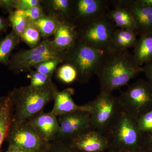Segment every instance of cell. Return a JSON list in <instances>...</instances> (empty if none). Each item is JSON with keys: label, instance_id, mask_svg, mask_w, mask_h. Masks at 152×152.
Returning <instances> with one entry per match:
<instances>
[{"label": "cell", "instance_id": "cell-1", "mask_svg": "<svg viewBox=\"0 0 152 152\" xmlns=\"http://www.w3.org/2000/svg\"><path fill=\"white\" fill-rule=\"evenodd\" d=\"M142 72L143 67L136 64L128 50H116L110 48L105 51L96 75L101 91L112 93Z\"/></svg>", "mask_w": 152, "mask_h": 152}, {"label": "cell", "instance_id": "cell-2", "mask_svg": "<svg viewBox=\"0 0 152 152\" xmlns=\"http://www.w3.org/2000/svg\"><path fill=\"white\" fill-rule=\"evenodd\" d=\"M57 91L54 84L42 88L30 85L14 88L9 92L14 107L12 121H27L43 111L45 107L53 100Z\"/></svg>", "mask_w": 152, "mask_h": 152}, {"label": "cell", "instance_id": "cell-3", "mask_svg": "<svg viewBox=\"0 0 152 152\" xmlns=\"http://www.w3.org/2000/svg\"><path fill=\"white\" fill-rule=\"evenodd\" d=\"M110 149L126 152L142 148L144 134L139 130L137 119L123 111L104 134Z\"/></svg>", "mask_w": 152, "mask_h": 152}, {"label": "cell", "instance_id": "cell-4", "mask_svg": "<svg viewBox=\"0 0 152 152\" xmlns=\"http://www.w3.org/2000/svg\"><path fill=\"white\" fill-rule=\"evenodd\" d=\"M105 51L94 48L79 39L73 48L66 55L65 62L76 69L77 80L86 83L96 75Z\"/></svg>", "mask_w": 152, "mask_h": 152}, {"label": "cell", "instance_id": "cell-5", "mask_svg": "<svg viewBox=\"0 0 152 152\" xmlns=\"http://www.w3.org/2000/svg\"><path fill=\"white\" fill-rule=\"evenodd\" d=\"M122 111L137 119L152 109V85L139 79L118 97Z\"/></svg>", "mask_w": 152, "mask_h": 152}, {"label": "cell", "instance_id": "cell-6", "mask_svg": "<svg viewBox=\"0 0 152 152\" xmlns=\"http://www.w3.org/2000/svg\"><path fill=\"white\" fill-rule=\"evenodd\" d=\"M66 56L55 48L51 41L46 39L35 48L12 55L7 66L9 69L19 73L29 71L36 65L48 60L58 59L65 62Z\"/></svg>", "mask_w": 152, "mask_h": 152}, {"label": "cell", "instance_id": "cell-7", "mask_svg": "<svg viewBox=\"0 0 152 152\" xmlns=\"http://www.w3.org/2000/svg\"><path fill=\"white\" fill-rule=\"evenodd\" d=\"M93 129L104 134L122 112L118 97L112 93L100 91L94 100L88 103Z\"/></svg>", "mask_w": 152, "mask_h": 152}, {"label": "cell", "instance_id": "cell-8", "mask_svg": "<svg viewBox=\"0 0 152 152\" xmlns=\"http://www.w3.org/2000/svg\"><path fill=\"white\" fill-rule=\"evenodd\" d=\"M5 141L9 146L18 147L27 152H45L50 143L43 139L27 121L11 122Z\"/></svg>", "mask_w": 152, "mask_h": 152}, {"label": "cell", "instance_id": "cell-9", "mask_svg": "<svg viewBox=\"0 0 152 152\" xmlns=\"http://www.w3.org/2000/svg\"><path fill=\"white\" fill-rule=\"evenodd\" d=\"M115 28L107 13L79 31V39L94 48L107 50L111 48Z\"/></svg>", "mask_w": 152, "mask_h": 152}, {"label": "cell", "instance_id": "cell-10", "mask_svg": "<svg viewBox=\"0 0 152 152\" xmlns=\"http://www.w3.org/2000/svg\"><path fill=\"white\" fill-rule=\"evenodd\" d=\"M109 3L105 0L72 1L69 20L79 31L107 14Z\"/></svg>", "mask_w": 152, "mask_h": 152}, {"label": "cell", "instance_id": "cell-11", "mask_svg": "<svg viewBox=\"0 0 152 152\" xmlns=\"http://www.w3.org/2000/svg\"><path fill=\"white\" fill-rule=\"evenodd\" d=\"M59 132L56 140L66 143L93 129L90 113L84 111H77L58 117Z\"/></svg>", "mask_w": 152, "mask_h": 152}, {"label": "cell", "instance_id": "cell-12", "mask_svg": "<svg viewBox=\"0 0 152 152\" xmlns=\"http://www.w3.org/2000/svg\"><path fill=\"white\" fill-rule=\"evenodd\" d=\"M54 39L51 42L58 51L66 55L75 46L79 39V31L68 20H60L55 32Z\"/></svg>", "mask_w": 152, "mask_h": 152}, {"label": "cell", "instance_id": "cell-13", "mask_svg": "<svg viewBox=\"0 0 152 152\" xmlns=\"http://www.w3.org/2000/svg\"><path fill=\"white\" fill-rule=\"evenodd\" d=\"M80 152H104L110 149L105 135L92 129L67 143Z\"/></svg>", "mask_w": 152, "mask_h": 152}, {"label": "cell", "instance_id": "cell-14", "mask_svg": "<svg viewBox=\"0 0 152 152\" xmlns=\"http://www.w3.org/2000/svg\"><path fill=\"white\" fill-rule=\"evenodd\" d=\"M27 121L46 141L50 142L56 140L60 126L58 117L52 112H41Z\"/></svg>", "mask_w": 152, "mask_h": 152}, {"label": "cell", "instance_id": "cell-15", "mask_svg": "<svg viewBox=\"0 0 152 152\" xmlns=\"http://www.w3.org/2000/svg\"><path fill=\"white\" fill-rule=\"evenodd\" d=\"M127 8L135 22L137 35L152 33V7L139 5L136 0L117 1L114 2Z\"/></svg>", "mask_w": 152, "mask_h": 152}, {"label": "cell", "instance_id": "cell-16", "mask_svg": "<svg viewBox=\"0 0 152 152\" xmlns=\"http://www.w3.org/2000/svg\"><path fill=\"white\" fill-rule=\"evenodd\" d=\"M75 90L67 88L62 91H58L54 98V101L52 112L57 117L77 111H84L90 113L91 108L88 103L83 105H78L72 99Z\"/></svg>", "mask_w": 152, "mask_h": 152}, {"label": "cell", "instance_id": "cell-17", "mask_svg": "<svg viewBox=\"0 0 152 152\" xmlns=\"http://www.w3.org/2000/svg\"><path fill=\"white\" fill-rule=\"evenodd\" d=\"M114 3L115 7L107 12L108 16L116 27L130 30L137 34L135 22L130 11L126 7Z\"/></svg>", "mask_w": 152, "mask_h": 152}, {"label": "cell", "instance_id": "cell-18", "mask_svg": "<svg viewBox=\"0 0 152 152\" xmlns=\"http://www.w3.org/2000/svg\"><path fill=\"white\" fill-rule=\"evenodd\" d=\"M13 113V104L10 93L0 97V152L5 141Z\"/></svg>", "mask_w": 152, "mask_h": 152}, {"label": "cell", "instance_id": "cell-19", "mask_svg": "<svg viewBox=\"0 0 152 152\" xmlns=\"http://www.w3.org/2000/svg\"><path fill=\"white\" fill-rule=\"evenodd\" d=\"M138 66H142L152 60V33L142 35L137 39L132 54Z\"/></svg>", "mask_w": 152, "mask_h": 152}, {"label": "cell", "instance_id": "cell-20", "mask_svg": "<svg viewBox=\"0 0 152 152\" xmlns=\"http://www.w3.org/2000/svg\"><path fill=\"white\" fill-rule=\"evenodd\" d=\"M137 35L130 30L116 29L112 37L111 48L116 50H127L134 48L137 42Z\"/></svg>", "mask_w": 152, "mask_h": 152}, {"label": "cell", "instance_id": "cell-21", "mask_svg": "<svg viewBox=\"0 0 152 152\" xmlns=\"http://www.w3.org/2000/svg\"><path fill=\"white\" fill-rule=\"evenodd\" d=\"M20 37L13 31L0 41V63L7 66L11 53L20 42Z\"/></svg>", "mask_w": 152, "mask_h": 152}, {"label": "cell", "instance_id": "cell-22", "mask_svg": "<svg viewBox=\"0 0 152 152\" xmlns=\"http://www.w3.org/2000/svg\"><path fill=\"white\" fill-rule=\"evenodd\" d=\"M60 20L53 16L45 15L39 19L32 23L35 25L40 33L44 39H47L50 36L54 35L58 28Z\"/></svg>", "mask_w": 152, "mask_h": 152}, {"label": "cell", "instance_id": "cell-23", "mask_svg": "<svg viewBox=\"0 0 152 152\" xmlns=\"http://www.w3.org/2000/svg\"><path fill=\"white\" fill-rule=\"evenodd\" d=\"M41 36L37 28L30 22L20 39L31 48H35L41 42Z\"/></svg>", "mask_w": 152, "mask_h": 152}, {"label": "cell", "instance_id": "cell-24", "mask_svg": "<svg viewBox=\"0 0 152 152\" xmlns=\"http://www.w3.org/2000/svg\"><path fill=\"white\" fill-rule=\"evenodd\" d=\"M13 31L20 38L29 23V21L17 10L9 13L8 18Z\"/></svg>", "mask_w": 152, "mask_h": 152}, {"label": "cell", "instance_id": "cell-25", "mask_svg": "<svg viewBox=\"0 0 152 152\" xmlns=\"http://www.w3.org/2000/svg\"><path fill=\"white\" fill-rule=\"evenodd\" d=\"M30 74L28 75L30 79L31 86L37 88H42L50 86L53 84L52 81L53 75H45L31 69L29 71Z\"/></svg>", "mask_w": 152, "mask_h": 152}, {"label": "cell", "instance_id": "cell-26", "mask_svg": "<svg viewBox=\"0 0 152 152\" xmlns=\"http://www.w3.org/2000/svg\"><path fill=\"white\" fill-rule=\"evenodd\" d=\"M48 5L52 10L58 12L59 20H69L72 1L69 0H52L48 1Z\"/></svg>", "mask_w": 152, "mask_h": 152}, {"label": "cell", "instance_id": "cell-27", "mask_svg": "<svg viewBox=\"0 0 152 152\" xmlns=\"http://www.w3.org/2000/svg\"><path fill=\"white\" fill-rule=\"evenodd\" d=\"M57 77L61 81L68 84L77 80V73L73 66L65 63L58 69Z\"/></svg>", "mask_w": 152, "mask_h": 152}, {"label": "cell", "instance_id": "cell-28", "mask_svg": "<svg viewBox=\"0 0 152 152\" xmlns=\"http://www.w3.org/2000/svg\"><path fill=\"white\" fill-rule=\"evenodd\" d=\"M64 62V60L58 59L48 60L36 65L34 67L38 72L45 75H53L58 66Z\"/></svg>", "mask_w": 152, "mask_h": 152}, {"label": "cell", "instance_id": "cell-29", "mask_svg": "<svg viewBox=\"0 0 152 152\" xmlns=\"http://www.w3.org/2000/svg\"><path fill=\"white\" fill-rule=\"evenodd\" d=\"M139 130L145 134H152V109L137 119Z\"/></svg>", "mask_w": 152, "mask_h": 152}, {"label": "cell", "instance_id": "cell-30", "mask_svg": "<svg viewBox=\"0 0 152 152\" xmlns=\"http://www.w3.org/2000/svg\"><path fill=\"white\" fill-rule=\"evenodd\" d=\"M45 152H80L72 148L67 143L55 140L49 143Z\"/></svg>", "mask_w": 152, "mask_h": 152}, {"label": "cell", "instance_id": "cell-31", "mask_svg": "<svg viewBox=\"0 0 152 152\" xmlns=\"http://www.w3.org/2000/svg\"><path fill=\"white\" fill-rule=\"evenodd\" d=\"M17 11L19 13L24 16L30 22L35 21L45 15L43 8L40 4L26 11Z\"/></svg>", "mask_w": 152, "mask_h": 152}, {"label": "cell", "instance_id": "cell-32", "mask_svg": "<svg viewBox=\"0 0 152 152\" xmlns=\"http://www.w3.org/2000/svg\"><path fill=\"white\" fill-rule=\"evenodd\" d=\"M39 0H15V9L16 10L26 11L40 4Z\"/></svg>", "mask_w": 152, "mask_h": 152}, {"label": "cell", "instance_id": "cell-33", "mask_svg": "<svg viewBox=\"0 0 152 152\" xmlns=\"http://www.w3.org/2000/svg\"><path fill=\"white\" fill-rule=\"evenodd\" d=\"M0 8L6 12H12L15 9V0H0Z\"/></svg>", "mask_w": 152, "mask_h": 152}, {"label": "cell", "instance_id": "cell-34", "mask_svg": "<svg viewBox=\"0 0 152 152\" xmlns=\"http://www.w3.org/2000/svg\"><path fill=\"white\" fill-rule=\"evenodd\" d=\"M143 148L146 152H152V134H144Z\"/></svg>", "mask_w": 152, "mask_h": 152}, {"label": "cell", "instance_id": "cell-35", "mask_svg": "<svg viewBox=\"0 0 152 152\" xmlns=\"http://www.w3.org/2000/svg\"><path fill=\"white\" fill-rule=\"evenodd\" d=\"M143 68L148 80L152 85V60L145 64Z\"/></svg>", "mask_w": 152, "mask_h": 152}, {"label": "cell", "instance_id": "cell-36", "mask_svg": "<svg viewBox=\"0 0 152 152\" xmlns=\"http://www.w3.org/2000/svg\"><path fill=\"white\" fill-rule=\"evenodd\" d=\"M10 26L8 19L0 15V32H5Z\"/></svg>", "mask_w": 152, "mask_h": 152}, {"label": "cell", "instance_id": "cell-37", "mask_svg": "<svg viewBox=\"0 0 152 152\" xmlns=\"http://www.w3.org/2000/svg\"><path fill=\"white\" fill-rule=\"evenodd\" d=\"M137 3L142 7H152V0H136Z\"/></svg>", "mask_w": 152, "mask_h": 152}, {"label": "cell", "instance_id": "cell-38", "mask_svg": "<svg viewBox=\"0 0 152 152\" xmlns=\"http://www.w3.org/2000/svg\"><path fill=\"white\" fill-rule=\"evenodd\" d=\"M4 152H27L25 150L18 147L9 146L7 149Z\"/></svg>", "mask_w": 152, "mask_h": 152}, {"label": "cell", "instance_id": "cell-39", "mask_svg": "<svg viewBox=\"0 0 152 152\" xmlns=\"http://www.w3.org/2000/svg\"><path fill=\"white\" fill-rule=\"evenodd\" d=\"M146 152L145 151V150H144V149L143 148H142L140 149L135 150V151H128V152Z\"/></svg>", "mask_w": 152, "mask_h": 152}, {"label": "cell", "instance_id": "cell-40", "mask_svg": "<svg viewBox=\"0 0 152 152\" xmlns=\"http://www.w3.org/2000/svg\"><path fill=\"white\" fill-rule=\"evenodd\" d=\"M104 152H115L113 151H112V150L109 149V150H108V151H106Z\"/></svg>", "mask_w": 152, "mask_h": 152}]
</instances>
